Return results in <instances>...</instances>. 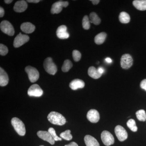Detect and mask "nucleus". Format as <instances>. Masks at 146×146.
<instances>
[{"label":"nucleus","mask_w":146,"mask_h":146,"mask_svg":"<svg viewBox=\"0 0 146 146\" xmlns=\"http://www.w3.org/2000/svg\"><path fill=\"white\" fill-rule=\"evenodd\" d=\"M115 134L118 140L121 142H123L127 139L128 134L124 128L121 125H117L115 128Z\"/></svg>","instance_id":"10"},{"label":"nucleus","mask_w":146,"mask_h":146,"mask_svg":"<svg viewBox=\"0 0 146 146\" xmlns=\"http://www.w3.org/2000/svg\"><path fill=\"white\" fill-rule=\"evenodd\" d=\"M60 137L61 138L67 141H70L72 138V136L71 134V131L67 130L60 133Z\"/></svg>","instance_id":"28"},{"label":"nucleus","mask_w":146,"mask_h":146,"mask_svg":"<svg viewBox=\"0 0 146 146\" xmlns=\"http://www.w3.org/2000/svg\"><path fill=\"white\" fill-rule=\"evenodd\" d=\"M29 40V37L26 35L22 34L20 33L14 39L13 46L15 48H19L27 42Z\"/></svg>","instance_id":"7"},{"label":"nucleus","mask_w":146,"mask_h":146,"mask_svg":"<svg viewBox=\"0 0 146 146\" xmlns=\"http://www.w3.org/2000/svg\"><path fill=\"white\" fill-rule=\"evenodd\" d=\"M127 125L128 127L133 132H136L138 130V127L136 126V122L133 119L129 120L127 123Z\"/></svg>","instance_id":"27"},{"label":"nucleus","mask_w":146,"mask_h":146,"mask_svg":"<svg viewBox=\"0 0 146 146\" xmlns=\"http://www.w3.org/2000/svg\"><path fill=\"white\" fill-rule=\"evenodd\" d=\"M119 20L122 23H128L130 22V16L126 12L123 11L120 13L119 16Z\"/></svg>","instance_id":"23"},{"label":"nucleus","mask_w":146,"mask_h":146,"mask_svg":"<svg viewBox=\"0 0 146 146\" xmlns=\"http://www.w3.org/2000/svg\"><path fill=\"white\" fill-rule=\"evenodd\" d=\"M48 119L50 122L53 124L63 125L66 122L65 118L58 112H51L48 116Z\"/></svg>","instance_id":"1"},{"label":"nucleus","mask_w":146,"mask_h":146,"mask_svg":"<svg viewBox=\"0 0 146 146\" xmlns=\"http://www.w3.org/2000/svg\"><path fill=\"white\" fill-rule=\"evenodd\" d=\"M27 1L29 3H38L40 2L39 0H28Z\"/></svg>","instance_id":"38"},{"label":"nucleus","mask_w":146,"mask_h":146,"mask_svg":"<svg viewBox=\"0 0 146 146\" xmlns=\"http://www.w3.org/2000/svg\"><path fill=\"white\" fill-rule=\"evenodd\" d=\"M88 73L91 77L95 79L99 78L102 76V74L99 72L98 69L94 66H91L89 68Z\"/></svg>","instance_id":"20"},{"label":"nucleus","mask_w":146,"mask_h":146,"mask_svg":"<svg viewBox=\"0 0 146 146\" xmlns=\"http://www.w3.org/2000/svg\"><path fill=\"white\" fill-rule=\"evenodd\" d=\"M44 68L47 72L50 74L54 75L57 71L56 65L53 62L52 58L48 57L45 59L44 63Z\"/></svg>","instance_id":"3"},{"label":"nucleus","mask_w":146,"mask_h":146,"mask_svg":"<svg viewBox=\"0 0 146 146\" xmlns=\"http://www.w3.org/2000/svg\"><path fill=\"white\" fill-rule=\"evenodd\" d=\"M72 66V63L70 60L68 59L65 60L62 66V70L64 72H67L70 70Z\"/></svg>","instance_id":"25"},{"label":"nucleus","mask_w":146,"mask_h":146,"mask_svg":"<svg viewBox=\"0 0 146 146\" xmlns=\"http://www.w3.org/2000/svg\"><path fill=\"white\" fill-rule=\"evenodd\" d=\"M133 60L130 54H126L123 55L121 58V68L127 70L133 65Z\"/></svg>","instance_id":"6"},{"label":"nucleus","mask_w":146,"mask_h":146,"mask_svg":"<svg viewBox=\"0 0 146 146\" xmlns=\"http://www.w3.org/2000/svg\"><path fill=\"white\" fill-rule=\"evenodd\" d=\"M12 1H12V0H5V2L7 4H10Z\"/></svg>","instance_id":"40"},{"label":"nucleus","mask_w":146,"mask_h":146,"mask_svg":"<svg viewBox=\"0 0 146 146\" xmlns=\"http://www.w3.org/2000/svg\"><path fill=\"white\" fill-rule=\"evenodd\" d=\"M5 14V11L3 7H0V17L2 18L3 16H4Z\"/></svg>","instance_id":"34"},{"label":"nucleus","mask_w":146,"mask_h":146,"mask_svg":"<svg viewBox=\"0 0 146 146\" xmlns=\"http://www.w3.org/2000/svg\"><path fill=\"white\" fill-rule=\"evenodd\" d=\"M8 52V48L5 45L1 44H0V54L2 56H5Z\"/></svg>","instance_id":"32"},{"label":"nucleus","mask_w":146,"mask_h":146,"mask_svg":"<svg viewBox=\"0 0 146 146\" xmlns=\"http://www.w3.org/2000/svg\"><path fill=\"white\" fill-rule=\"evenodd\" d=\"M101 139L103 143L106 146H110L115 143L114 137L110 132L107 131H104L102 132Z\"/></svg>","instance_id":"8"},{"label":"nucleus","mask_w":146,"mask_h":146,"mask_svg":"<svg viewBox=\"0 0 146 146\" xmlns=\"http://www.w3.org/2000/svg\"><path fill=\"white\" fill-rule=\"evenodd\" d=\"M135 8L140 11L146 10V0H135L133 2Z\"/></svg>","instance_id":"21"},{"label":"nucleus","mask_w":146,"mask_h":146,"mask_svg":"<svg viewBox=\"0 0 146 146\" xmlns=\"http://www.w3.org/2000/svg\"><path fill=\"white\" fill-rule=\"evenodd\" d=\"M89 18H90V23L96 25H100L101 22V19L95 12H91L89 16Z\"/></svg>","instance_id":"24"},{"label":"nucleus","mask_w":146,"mask_h":146,"mask_svg":"<svg viewBox=\"0 0 146 146\" xmlns=\"http://www.w3.org/2000/svg\"><path fill=\"white\" fill-rule=\"evenodd\" d=\"M11 123L14 129L19 135L25 136L26 133L25 127L22 121L18 118L14 117L11 119Z\"/></svg>","instance_id":"2"},{"label":"nucleus","mask_w":146,"mask_h":146,"mask_svg":"<svg viewBox=\"0 0 146 146\" xmlns=\"http://www.w3.org/2000/svg\"><path fill=\"white\" fill-rule=\"evenodd\" d=\"M37 135L39 138L48 142L51 145H53L54 144L55 141L48 131H39L37 132Z\"/></svg>","instance_id":"12"},{"label":"nucleus","mask_w":146,"mask_h":146,"mask_svg":"<svg viewBox=\"0 0 146 146\" xmlns=\"http://www.w3.org/2000/svg\"><path fill=\"white\" fill-rule=\"evenodd\" d=\"M86 117L89 121L93 123H98L100 119L99 113L95 109H91L88 111Z\"/></svg>","instance_id":"13"},{"label":"nucleus","mask_w":146,"mask_h":146,"mask_svg":"<svg viewBox=\"0 0 146 146\" xmlns=\"http://www.w3.org/2000/svg\"><path fill=\"white\" fill-rule=\"evenodd\" d=\"M56 35L60 39H68L70 35L67 32V27L65 25H61L56 30Z\"/></svg>","instance_id":"14"},{"label":"nucleus","mask_w":146,"mask_h":146,"mask_svg":"<svg viewBox=\"0 0 146 146\" xmlns=\"http://www.w3.org/2000/svg\"><path fill=\"white\" fill-rule=\"evenodd\" d=\"M85 83L83 80L79 79L74 80L70 84V87L73 90H77L78 89H82L84 87Z\"/></svg>","instance_id":"16"},{"label":"nucleus","mask_w":146,"mask_h":146,"mask_svg":"<svg viewBox=\"0 0 146 146\" xmlns=\"http://www.w3.org/2000/svg\"><path fill=\"white\" fill-rule=\"evenodd\" d=\"M140 86L142 89L146 91V79H144L141 82Z\"/></svg>","instance_id":"33"},{"label":"nucleus","mask_w":146,"mask_h":146,"mask_svg":"<svg viewBox=\"0 0 146 146\" xmlns=\"http://www.w3.org/2000/svg\"><path fill=\"white\" fill-rule=\"evenodd\" d=\"M91 1L92 2V3L94 5H96L100 3L99 0H91Z\"/></svg>","instance_id":"36"},{"label":"nucleus","mask_w":146,"mask_h":146,"mask_svg":"<svg viewBox=\"0 0 146 146\" xmlns=\"http://www.w3.org/2000/svg\"><path fill=\"white\" fill-rule=\"evenodd\" d=\"M106 61L107 63H111L112 62V59L109 57L106 58Z\"/></svg>","instance_id":"39"},{"label":"nucleus","mask_w":146,"mask_h":146,"mask_svg":"<svg viewBox=\"0 0 146 146\" xmlns=\"http://www.w3.org/2000/svg\"><path fill=\"white\" fill-rule=\"evenodd\" d=\"M48 131L49 132L55 141H59L62 140V138H59L57 136L54 129L52 127L50 128L48 130Z\"/></svg>","instance_id":"30"},{"label":"nucleus","mask_w":146,"mask_h":146,"mask_svg":"<svg viewBox=\"0 0 146 146\" xmlns=\"http://www.w3.org/2000/svg\"><path fill=\"white\" fill-rule=\"evenodd\" d=\"M65 146H78V144L75 142H73L71 143H70L68 144V145H65Z\"/></svg>","instance_id":"35"},{"label":"nucleus","mask_w":146,"mask_h":146,"mask_svg":"<svg viewBox=\"0 0 146 146\" xmlns=\"http://www.w3.org/2000/svg\"><path fill=\"white\" fill-rule=\"evenodd\" d=\"M136 116L139 121L144 122L146 121V113L144 110H138L136 112Z\"/></svg>","instance_id":"26"},{"label":"nucleus","mask_w":146,"mask_h":146,"mask_svg":"<svg viewBox=\"0 0 146 146\" xmlns=\"http://www.w3.org/2000/svg\"><path fill=\"white\" fill-rule=\"evenodd\" d=\"M69 3L68 1H58L54 3L52 6L51 12L52 14H57L61 12L63 7L68 6Z\"/></svg>","instance_id":"9"},{"label":"nucleus","mask_w":146,"mask_h":146,"mask_svg":"<svg viewBox=\"0 0 146 146\" xmlns=\"http://www.w3.org/2000/svg\"><path fill=\"white\" fill-rule=\"evenodd\" d=\"M73 58L76 62L79 61L81 59V53L77 50H74L72 52Z\"/></svg>","instance_id":"31"},{"label":"nucleus","mask_w":146,"mask_h":146,"mask_svg":"<svg viewBox=\"0 0 146 146\" xmlns=\"http://www.w3.org/2000/svg\"><path fill=\"white\" fill-rule=\"evenodd\" d=\"M84 141L86 146H100L96 139L90 135H86L84 137Z\"/></svg>","instance_id":"19"},{"label":"nucleus","mask_w":146,"mask_h":146,"mask_svg":"<svg viewBox=\"0 0 146 146\" xmlns=\"http://www.w3.org/2000/svg\"><path fill=\"white\" fill-rule=\"evenodd\" d=\"M35 26L31 23L29 22L23 23L21 25V29L23 32L26 33H32L35 30Z\"/></svg>","instance_id":"17"},{"label":"nucleus","mask_w":146,"mask_h":146,"mask_svg":"<svg viewBox=\"0 0 146 146\" xmlns=\"http://www.w3.org/2000/svg\"><path fill=\"white\" fill-rule=\"evenodd\" d=\"M9 82L8 76L2 68H0V85L1 86H6Z\"/></svg>","instance_id":"18"},{"label":"nucleus","mask_w":146,"mask_h":146,"mask_svg":"<svg viewBox=\"0 0 146 146\" xmlns=\"http://www.w3.org/2000/svg\"></svg>","instance_id":"41"},{"label":"nucleus","mask_w":146,"mask_h":146,"mask_svg":"<svg viewBox=\"0 0 146 146\" xmlns=\"http://www.w3.org/2000/svg\"><path fill=\"white\" fill-rule=\"evenodd\" d=\"M25 70L28 75L29 79L31 82H35L39 78V72L34 67L28 66L26 67Z\"/></svg>","instance_id":"4"},{"label":"nucleus","mask_w":146,"mask_h":146,"mask_svg":"<svg viewBox=\"0 0 146 146\" xmlns=\"http://www.w3.org/2000/svg\"><path fill=\"white\" fill-rule=\"evenodd\" d=\"M98 70L99 72L100 73V74H103L104 73V69L103 68H102V67H100V68H98Z\"/></svg>","instance_id":"37"},{"label":"nucleus","mask_w":146,"mask_h":146,"mask_svg":"<svg viewBox=\"0 0 146 146\" xmlns=\"http://www.w3.org/2000/svg\"><path fill=\"white\" fill-rule=\"evenodd\" d=\"M107 34L104 32H102L97 35L95 37V42L97 44L100 45L104 43L106 39Z\"/></svg>","instance_id":"22"},{"label":"nucleus","mask_w":146,"mask_h":146,"mask_svg":"<svg viewBox=\"0 0 146 146\" xmlns=\"http://www.w3.org/2000/svg\"><path fill=\"white\" fill-rule=\"evenodd\" d=\"M0 28L4 33L9 36H13L15 33L13 26L7 21H2L0 25Z\"/></svg>","instance_id":"5"},{"label":"nucleus","mask_w":146,"mask_h":146,"mask_svg":"<svg viewBox=\"0 0 146 146\" xmlns=\"http://www.w3.org/2000/svg\"><path fill=\"white\" fill-rule=\"evenodd\" d=\"M43 94V90L37 84L31 85L28 91V94L30 96L39 97L42 96Z\"/></svg>","instance_id":"11"},{"label":"nucleus","mask_w":146,"mask_h":146,"mask_svg":"<svg viewBox=\"0 0 146 146\" xmlns=\"http://www.w3.org/2000/svg\"><path fill=\"white\" fill-rule=\"evenodd\" d=\"M28 5L26 1H19L16 2L14 5L13 9L16 12L21 13L26 10Z\"/></svg>","instance_id":"15"},{"label":"nucleus","mask_w":146,"mask_h":146,"mask_svg":"<svg viewBox=\"0 0 146 146\" xmlns=\"http://www.w3.org/2000/svg\"><path fill=\"white\" fill-rule=\"evenodd\" d=\"M90 21H89V17L87 16H85L82 19V27L84 29L88 30L90 27Z\"/></svg>","instance_id":"29"}]
</instances>
